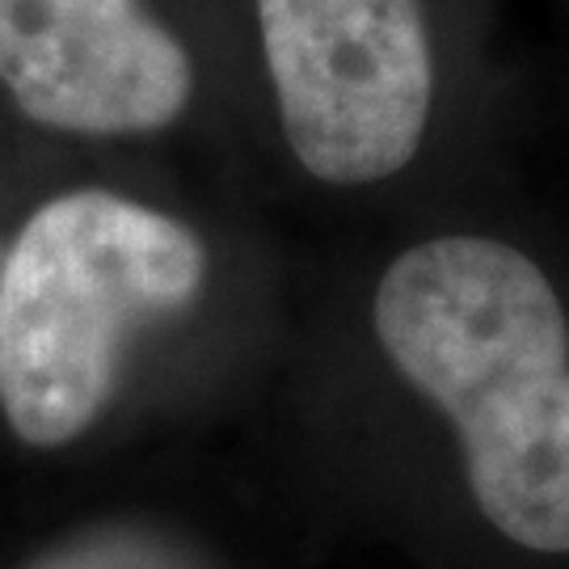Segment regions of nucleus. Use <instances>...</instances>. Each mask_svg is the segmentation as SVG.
Wrapping results in <instances>:
<instances>
[{
  "label": "nucleus",
  "instance_id": "nucleus-5",
  "mask_svg": "<svg viewBox=\"0 0 569 569\" xmlns=\"http://www.w3.org/2000/svg\"><path fill=\"white\" fill-rule=\"evenodd\" d=\"M9 569H262V561L194 510L119 507L63 523Z\"/></svg>",
  "mask_w": 569,
  "mask_h": 569
},
{
  "label": "nucleus",
  "instance_id": "nucleus-1",
  "mask_svg": "<svg viewBox=\"0 0 569 569\" xmlns=\"http://www.w3.org/2000/svg\"><path fill=\"white\" fill-rule=\"evenodd\" d=\"M385 359L456 439V498L486 557L569 561V317L519 244L427 237L376 283Z\"/></svg>",
  "mask_w": 569,
  "mask_h": 569
},
{
  "label": "nucleus",
  "instance_id": "nucleus-3",
  "mask_svg": "<svg viewBox=\"0 0 569 569\" xmlns=\"http://www.w3.org/2000/svg\"><path fill=\"white\" fill-rule=\"evenodd\" d=\"M291 157L326 186H376L422 152L435 47L422 0H253Z\"/></svg>",
  "mask_w": 569,
  "mask_h": 569
},
{
  "label": "nucleus",
  "instance_id": "nucleus-6",
  "mask_svg": "<svg viewBox=\"0 0 569 569\" xmlns=\"http://www.w3.org/2000/svg\"><path fill=\"white\" fill-rule=\"evenodd\" d=\"M0 258H4V253H0Z\"/></svg>",
  "mask_w": 569,
  "mask_h": 569
},
{
  "label": "nucleus",
  "instance_id": "nucleus-4",
  "mask_svg": "<svg viewBox=\"0 0 569 569\" xmlns=\"http://www.w3.org/2000/svg\"><path fill=\"white\" fill-rule=\"evenodd\" d=\"M0 89L63 136H152L194 102V60L143 0H0Z\"/></svg>",
  "mask_w": 569,
  "mask_h": 569
},
{
  "label": "nucleus",
  "instance_id": "nucleus-2",
  "mask_svg": "<svg viewBox=\"0 0 569 569\" xmlns=\"http://www.w3.org/2000/svg\"><path fill=\"white\" fill-rule=\"evenodd\" d=\"M211 253L194 228L114 190L56 194L0 258V418L34 451L102 422L131 333L203 296Z\"/></svg>",
  "mask_w": 569,
  "mask_h": 569
}]
</instances>
